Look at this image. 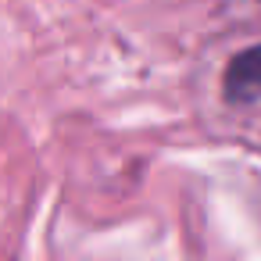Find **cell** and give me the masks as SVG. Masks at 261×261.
<instances>
[{
    "label": "cell",
    "instance_id": "1",
    "mask_svg": "<svg viewBox=\"0 0 261 261\" xmlns=\"http://www.w3.org/2000/svg\"><path fill=\"white\" fill-rule=\"evenodd\" d=\"M222 97L229 104H254L261 100V47L240 50L222 72Z\"/></svg>",
    "mask_w": 261,
    "mask_h": 261
}]
</instances>
